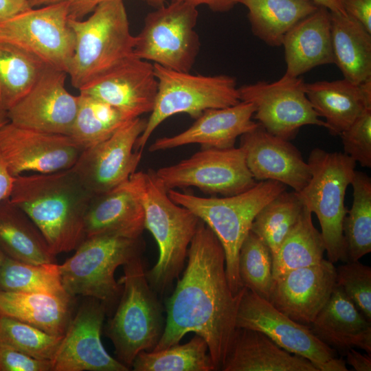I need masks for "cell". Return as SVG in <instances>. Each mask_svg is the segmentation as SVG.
I'll list each match as a JSON object with an SVG mask.
<instances>
[{
    "label": "cell",
    "mask_w": 371,
    "mask_h": 371,
    "mask_svg": "<svg viewBox=\"0 0 371 371\" xmlns=\"http://www.w3.org/2000/svg\"><path fill=\"white\" fill-rule=\"evenodd\" d=\"M286 188L279 181L265 180L232 196L201 197L175 190H168V194L175 203L194 213L216 235L225 252L227 281L236 295L243 287L238 264L241 245L260 210Z\"/></svg>",
    "instance_id": "4"
},
{
    "label": "cell",
    "mask_w": 371,
    "mask_h": 371,
    "mask_svg": "<svg viewBox=\"0 0 371 371\" xmlns=\"http://www.w3.org/2000/svg\"><path fill=\"white\" fill-rule=\"evenodd\" d=\"M187 258L183 274L167 302L164 332L153 350L179 344L192 332L206 341L215 369L221 370L236 328L243 287L236 295L232 292L223 248L201 221Z\"/></svg>",
    "instance_id": "1"
},
{
    "label": "cell",
    "mask_w": 371,
    "mask_h": 371,
    "mask_svg": "<svg viewBox=\"0 0 371 371\" xmlns=\"http://www.w3.org/2000/svg\"><path fill=\"white\" fill-rule=\"evenodd\" d=\"M0 251L9 258L30 264L56 260L36 225L9 199L0 202Z\"/></svg>",
    "instance_id": "29"
},
{
    "label": "cell",
    "mask_w": 371,
    "mask_h": 371,
    "mask_svg": "<svg viewBox=\"0 0 371 371\" xmlns=\"http://www.w3.org/2000/svg\"><path fill=\"white\" fill-rule=\"evenodd\" d=\"M336 284V267L328 260L273 278L267 300L295 322L309 326Z\"/></svg>",
    "instance_id": "19"
},
{
    "label": "cell",
    "mask_w": 371,
    "mask_h": 371,
    "mask_svg": "<svg viewBox=\"0 0 371 371\" xmlns=\"http://www.w3.org/2000/svg\"><path fill=\"white\" fill-rule=\"evenodd\" d=\"M254 105L240 101L238 104L205 111L188 128L175 135L157 139L149 151L164 150L191 144L202 148H229L243 134L258 124L252 120Z\"/></svg>",
    "instance_id": "22"
},
{
    "label": "cell",
    "mask_w": 371,
    "mask_h": 371,
    "mask_svg": "<svg viewBox=\"0 0 371 371\" xmlns=\"http://www.w3.org/2000/svg\"><path fill=\"white\" fill-rule=\"evenodd\" d=\"M110 0H28L32 8L45 5L53 3L66 1L69 5V17L82 19L87 14L92 12L100 3ZM148 4L157 8L166 4L169 0H144Z\"/></svg>",
    "instance_id": "44"
},
{
    "label": "cell",
    "mask_w": 371,
    "mask_h": 371,
    "mask_svg": "<svg viewBox=\"0 0 371 371\" xmlns=\"http://www.w3.org/2000/svg\"><path fill=\"white\" fill-rule=\"evenodd\" d=\"M197 7L205 5L214 12H224L229 11L238 3V0H182Z\"/></svg>",
    "instance_id": "48"
},
{
    "label": "cell",
    "mask_w": 371,
    "mask_h": 371,
    "mask_svg": "<svg viewBox=\"0 0 371 371\" xmlns=\"http://www.w3.org/2000/svg\"><path fill=\"white\" fill-rule=\"evenodd\" d=\"M43 6L0 20V41L67 73L75 49V36L69 24V5L60 1Z\"/></svg>",
    "instance_id": "11"
},
{
    "label": "cell",
    "mask_w": 371,
    "mask_h": 371,
    "mask_svg": "<svg viewBox=\"0 0 371 371\" xmlns=\"http://www.w3.org/2000/svg\"><path fill=\"white\" fill-rule=\"evenodd\" d=\"M83 150L69 135L24 128L10 122L0 128V156L14 177L27 171L70 169Z\"/></svg>",
    "instance_id": "16"
},
{
    "label": "cell",
    "mask_w": 371,
    "mask_h": 371,
    "mask_svg": "<svg viewBox=\"0 0 371 371\" xmlns=\"http://www.w3.org/2000/svg\"><path fill=\"white\" fill-rule=\"evenodd\" d=\"M319 6L327 8L330 12H341L346 14L342 5L341 0H312Z\"/></svg>",
    "instance_id": "50"
},
{
    "label": "cell",
    "mask_w": 371,
    "mask_h": 371,
    "mask_svg": "<svg viewBox=\"0 0 371 371\" xmlns=\"http://www.w3.org/2000/svg\"><path fill=\"white\" fill-rule=\"evenodd\" d=\"M118 306L105 333L115 348L116 359L129 369L142 351H152L164 327L161 308L150 286L141 256L123 265Z\"/></svg>",
    "instance_id": "6"
},
{
    "label": "cell",
    "mask_w": 371,
    "mask_h": 371,
    "mask_svg": "<svg viewBox=\"0 0 371 371\" xmlns=\"http://www.w3.org/2000/svg\"><path fill=\"white\" fill-rule=\"evenodd\" d=\"M304 84L302 79L284 74L276 82L259 81L238 90L240 101L254 105V118L266 131L291 140L303 126L326 128L307 98Z\"/></svg>",
    "instance_id": "14"
},
{
    "label": "cell",
    "mask_w": 371,
    "mask_h": 371,
    "mask_svg": "<svg viewBox=\"0 0 371 371\" xmlns=\"http://www.w3.org/2000/svg\"><path fill=\"white\" fill-rule=\"evenodd\" d=\"M336 284L370 322L371 268L359 260L347 261L336 268Z\"/></svg>",
    "instance_id": "41"
},
{
    "label": "cell",
    "mask_w": 371,
    "mask_h": 371,
    "mask_svg": "<svg viewBox=\"0 0 371 371\" xmlns=\"http://www.w3.org/2000/svg\"><path fill=\"white\" fill-rule=\"evenodd\" d=\"M223 371H317L307 359L291 354L262 332L236 327Z\"/></svg>",
    "instance_id": "26"
},
{
    "label": "cell",
    "mask_w": 371,
    "mask_h": 371,
    "mask_svg": "<svg viewBox=\"0 0 371 371\" xmlns=\"http://www.w3.org/2000/svg\"><path fill=\"white\" fill-rule=\"evenodd\" d=\"M93 196L70 168L14 177L9 200L34 222L56 256L75 250L85 239Z\"/></svg>",
    "instance_id": "2"
},
{
    "label": "cell",
    "mask_w": 371,
    "mask_h": 371,
    "mask_svg": "<svg viewBox=\"0 0 371 371\" xmlns=\"http://www.w3.org/2000/svg\"><path fill=\"white\" fill-rule=\"evenodd\" d=\"M236 327L262 332L286 351L307 359L317 371H348L344 359L317 338L309 326L278 311L267 300L243 286Z\"/></svg>",
    "instance_id": "12"
},
{
    "label": "cell",
    "mask_w": 371,
    "mask_h": 371,
    "mask_svg": "<svg viewBox=\"0 0 371 371\" xmlns=\"http://www.w3.org/2000/svg\"><path fill=\"white\" fill-rule=\"evenodd\" d=\"M247 166L256 181H277L300 192L311 173L300 151L286 140L276 136L259 123L240 137Z\"/></svg>",
    "instance_id": "21"
},
{
    "label": "cell",
    "mask_w": 371,
    "mask_h": 371,
    "mask_svg": "<svg viewBox=\"0 0 371 371\" xmlns=\"http://www.w3.org/2000/svg\"><path fill=\"white\" fill-rule=\"evenodd\" d=\"M135 371L216 370L206 341L195 335L188 342L159 350L142 351L135 358Z\"/></svg>",
    "instance_id": "35"
},
{
    "label": "cell",
    "mask_w": 371,
    "mask_h": 371,
    "mask_svg": "<svg viewBox=\"0 0 371 371\" xmlns=\"http://www.w3.org/2000/svg\"><path fill=\"white\" fill-rule=\"evenodd\" d=\"M305 93L326 128L339 136L367 109H371V77L359 84L345 78L304 84Z\"/></svg>",
    "instance_id": "25"
},
{
    "label": "cell",
    "mask_w": 371,
    "mask_h": 371,
    "mask_svg": "<svg viewBox=\"0 0 371 371\" xmlns=\"http://www.w3.org/2000/svg\"><path fill=\"white\" fill-rule=\"evenodd\" d=\"M326 251L312 212L304 205L297 222L283 240L273 259V278L298 268L320 262Z\"/></svg>",
    "instance_id": "32"
},
{
    "label": "cell",
    "mask_w": 371,
    "mask_h": 371,
    "mask_svg": "<svg viewBox=\"0 0 371 371\" xmlns=\"http://www.w3.org/2000/svg\"><path fill=\"white\" fill-rule=\"evenodd\" d=\"M346 13L371 33V0H341Z\"/></svg>",
    "instance_id": "45"
},
{
    "label": "cell",
    "mask_w": 371,
    "mask_h": 371,
    "mask_svg": "<svg viewBox=\"0 0 371 371\" xmlns=\"http://www.w3.org/2000/svg\"><path fill=\"white\" fill-rule=\"evenodd\" d=\"M74 297L34 293L0 291V315L46 333L63 336L71 321Z\"/></svg>",
    "instance_id": "28"
},
{
    "label": "cell",
    "mask_w": 371,
    "mask_h": 371,
    "mask_svg": "<svg viewBox=\"0 0 371 371\" xmlns=\"http://www.w3.org/2000/svg\"><path fill=\"white\" fill-rule=\"evenodd\" d=\"M304 205L295 191L282 192L256 216L251 231L268 246L272 257L297 222Z\"/></svg>",
    "instance_id": "38"
},
{
    "label": "cell",
    "mask_w": 371,
    "mask_h": 371,
    "mask_svg": "<svg viewBox=\"0 0 371 371\" xmlns=\"http://www.w3.org/2000/svg\"><path fill=\"white\" fill-rule=\"evenodd\" d=\"M248 9L252 33L271 47L282 45L285 34L319 7L312 0H238Z\"/></svg>",
    "instance_id": "31"
},
{
    "label": "cell",
    "mask_w": 371,
    "mask_h": 371,
    "mask_svg": "<svg viewBox=\"0 0 371 371\" xmlns=\"http://www.w3.org/2000/svg\"><path fill=\"white\" fill-rule=\"evenodd\" d=\"M69 24L75 49L67 74L76 89L135 56L136 38L131 33L123 0L102 2L87 19L69 17Z\"/></svg>",
    "instance_id": "5"
},
{
    "label": "cell",
    "mask_w": 371,
    "mask_h": 371,
    "mask_svg": "<svg viewBox=\"0 0 371 371\" xmlns=\"http://www.w3.org/2000/svg\"><path fill=\"white\" fill-rule=\"evenodd\" d=\"M308 326L317 338L342 355L351 348L371 355V323L337 284L327 303Z\"/></svg>",
    "instance_id": "23"
},
{
    "label": "cell",
    "mask_w": 371,
    "mask_h": 371,
    "mask_svg": "<svg viewBox=\"0 0 371 371\" xmlns=\"http://www.w3.org/2000/svg\"><path fill=\"white\" fill-rule=\"evenodd\" d=\"M30 8L28 0H0V20Z\"/></svg>",
    "instance_id": "47"
},
{
    "label": "cell",
    "mask_w": 371,
    "mask_h": 371,
    "mask_svg": "<svg viewBox=\"0 0 371 371\" xmlns=\"http://www.w3.org/2000/svg\"><path fill=\"white\" fill-rule=\"evenodd\" d=\"M67 74L47 66L29 92L7 111L9 122L24 128L70 135L79 99L65 88Z\"/></svg>",
    "instance_id": "17"
},
{
    "label": "cell",
    "mask_w": 371,
    "mask_h": 371,
    "mask_svg": "<svg viewBox=\"0 0 371 371\" xmlns=\"http://www.w3.org/2000/svg\"><path fill=\"white\" fill-rule=\"evenodd\" d=\"M78 99V111L69 136L84 150L106 140L132 120L93 96L80 93Z\"/></svg>",
    "instance_id": "34"
},
{
    "label": "cell",
    "mask_w": 371,
    "mask_h": 371,
    "mask_svg": "<svg viewBox=\"0 0 371 371\" xmlns=\"http://www.w3.org/2000/svg\"><path fill=\"white\" fill-rule=\"evenodd\" d=\"M63 336L51 335L19 319L0 315V344L35 358L52 361Z\"/></svg>",
    "instance_id": "40"
},
{
    "label": "cell",
    "mask_w": 371,
    "mask_h": 371,
    "mask_svg": "<svg viewBox=\"0 0 371 371\" xmlns=\"http://www.w3.org/2000/svg\"><path fill=\"white\" fill-rule=\"evenodd\" d=\"M73 256L59 265L63 285L72 297L81 295L104 302H116L122 284L115 278L117 268L141 256L142 237L99 235L85 238Z\"/></svg>",
    "instance_id": "8"
},
{
    "label": "cell",
    "mask_w": 371,
    "mask_h": 371,
    "mask_svg": "<svg viewBox=\"0 0 371 371\" xmlns=\"http://www.w3.org/2000/svg\"><path fill=\"white\" fill-rule=\"evenodd\" d=\"M196 7L172 0L150 13L135 36L134 54L175 71L190 72L200 48Z\"/></svg>",
    "instance_id": "10"
},
{
    "label": "cell",
    "mask_w": 371,
    "mask_h": 371,
    "mask_svg": "<svg viewBox=\"0 0 371 371\" xmlns=\"http://www.w3.org/2000/svg\"><path fill=\"white\" fill-rule=\"evenodd\" d=\"M345 356L346 363L352 366L356 371L371 370V355L362 354L355 348L348 350Z\"/></svg>",
    "instance_id": "46"
},
{
    "label": "cell",
    "mask_w": 371,
    "mask_h": 371,
    "mask_svg": "<svg viewBox=\"0 0 371 371\" xmlns=\"http://www.w3.org/2000/svg\"><path fill=\"white\" fill-rule=\"evenodd\" d=\"M158 88L155 104L135 149L142 151L155 130L167 118L186 113L194 119L205 111L230 106L240 100L235 78L172 70L153 63Z\"/></svg>",
    "instance_id": "9"
},
{
    "label": "cell",
    "mask_w": 371,
    "mask_h": 371,
    "mask_svg": "<svg viewBox=\"0 0 371 371\" xmlns=\"http://www.w3.org/2000/svg\"><path fill=\"white\" fill-rule=\"evenodd\" d=\"M14 177L8 172L0 156V202L9 199Z\"/></svg>",
    "instance_id": "49"
},
{
    "label": "cell",
    "mask_w": 371,
    "mask_h": 371,
    "mask_svg": "<svg viewBox=\"0 0 371 371\" xmlns=\"http://www.w3.org/2000/svg\"><path fill=\"white\" fill-rule=\"evenodd\" d=\"M5 256L0 251V266L3 262Z\"/></svg>",
    "instance_id": "52"
},
{
    "label": "cell",
    "mask_w": 371,
    "mask_h": 371,
    "mask_svg": "<svg viewBox=\"0 0 371 371\" xmlns=\"http://www.w3.org/2000/svg\"><path fill=\"white\" fill-rule=\"evenodd\" d=\"M157 88L153 63L133 56L79 90L133 119L152 111Z\"/></svg>",
    "instance_id": "20"
},
{
    "label": "cell",
    "mask_w": 371,
    "mask_h": 371,
    "mask_svg": "<svg viewBox=\"0 0 371 371\" xmlns=\"http://www.w3.org/2000/svg\"><path fill=\"white\" fill-rule=\"evenodd\" d=\"M339 136L346 155L361 166L371 168V109H366Z\"/></svg>",
    "instance_id": "42"
},
{
    "label": "cell",
    "mask_w": 371,
    "mask_h": 371,
    "mask_svg": "<svg viewBox=\"0 0 371 371\" xmlns=\"http://www.w3.org/2000/svg\"><path fill=\"white\" fill-rule=\"evenodd\" d=\"M307 163L311 177L297 195L319 222L328 260L333 264L346 262L348 257L343 222L348 210L344 201L357 162L344 153L315 148L311 150Z\"/></svg>",
    "instance_id": "7"
},
{
    "label": "cell",
    "mask_w": 371,
    "mask_h": 371,
    "mask_svg": "<svg viewBox=\"0 0 371 371\" xmlns=\"http://www.w3.org/2000/svg\"><path fill=\"white\" fill-rule=\"evenodd\" d=\"M330 16L334 63L345 79L361 83L371 77V33L347 14Z\"/></svg>",
    "instance_id": "30"
},
{
    "label": "cell",
    "mask_w": 371,
    "mask_h": 371,
    "mask_svg": "<svg viewBox=\"0 0 371 371\" xmlns=\"http://www.w3.org/2000/svg\"><path fill=\"white\" fill-rule=\"evenodd\" d=\"M146 120L132 119L106 140L82 152L71 169L93 195L115 188L136 172L142 151L135 146Z\"/></svg>",
    "instance_id": "15"
},
{
    "label": "cell",
    "mask_w": 371,
    "mask_h": 371,
    "mask_svg": "<svg viewBox=\"0 0 371 371\" xmlns=\"http://www.w3.org/2000/svg\"><path fill=\"white\" fill-rule=\"evenodd\" d=\"M8 122L9 120L7 117V112L4 111H0V128Z\"/></svg>",
    "instance_id": "51"
},
{
    "label": "cell",
    "mask_w": 371,
    "mask_h": 371,
    "mask_svg": "<svg viewBox=\"0 0 371 371\" xmlns=\"http://www.w3.org/2000/svg\"><path fill=\"white\" fill-rule=\"evenodd\" d=\"M144 229V209L128 180L93 196L85 216V238L99 235L137 238Z\"/></svg>",
    "instance_id": "24"
},
{
    "label": "cell",
    "mask_w": 371,
    "mask_h": 371,
    "mask_svg": "<svg viewBox=\"0 0 371 371\" xmlns=\"http://www.w3.org/2000/svg\"><path fill=\"white\" fill-rule=\"evenodd\" d=\"M0 291L74 297L67 293L63 285L59 265L30 264L6 256L0 266Z\"/></svg>",
    "instance_id": "37"
},
{
    "label": "cell",
    "mask_w": 371,
    "mask_h": 371,
    "mask_svg": "<svg viewBox=\"0 0 371 371\" xmlns=\"http://www.w3.org/2000/svg\"><path fill=\"white\" fill-rule=\"evenodd\" d=\"M285 74L299 76L322 65L334 63L330 11L319 6L284 35Z\"/></svg>",
    "instance_id": "27"
},
{
    "label": "cell",
    "mask_w": 371,
    "mask_h": 371,
    "mask_svg": "<svg viewBox=\"0 0 371 371\" xmlns=\"http://www.w3.org/2000/svg\"><path fill=\"white\" fill-rule=\"evenodd\" d=\"M73 316L53 359V371H128L101 341L106 304L86 297Z\"/></svg>",
    "instance_id": "18"
},
{
    "label": "cell",
    "mask_w": 371,
    "mask_h": 371,
    "mask_svg": "<svg viewBox=\"0 0 371 371\" xmlns=\"http://www.w3.org/2000/svg\"><path fill=\"white\" fill-rule=\"evenodd\" d=\"M0 371H53V364L0 344Z\"/></svg>",
    "instance_id": "43"
},
{
    "label": "cell",
    "mask_w": 371,
    "mask_h": 371,
    "mask_svg": "<svg viewBox=\"0 0 371 371\" xmlns=\"http://www.w3.org/2000/svg\"><path fill=\"white\" fill-rule=\"evenodd\" d=\"M238 264L243 286L267 300L273 282L272 255L266 243L251 230L241 245Z\"/></svg>",
    "instance_id": "39"
},
{
    "label": "cell",
    "mask_w": 371,
    "mask_h": 371,
    "mask_svg": "<svg viewBox=\"0 0 371 371\" xmlns=\"http://www.w3.org/2000/svg\"><path fill=\"white\" fill-rule=\"evenodd\" d=\"M128 181L142 205L145 229L159 249L157 261L146 277L153 289L163 293L181 272L201 220L169 197L155 170L135 172Z\"/></svg>",
    "instance_id": "3"
},
{
    "label": "cell",
    "mask_w": 371,
    "mask_h": 371,
    "mask_svg": "<svg viewBox=\"0 0 371 371\" xmlns=\"http://www.w3.org/2000/svg\"><path fill=\"white\" fill-rule=\"evenodd\" d=\"M47 66L26 51L0 41V111L7 112L21 100Z\"/></svg>",
    "instance_id": "33"
},
{
    "label": "cell",
    "mask_w": 371,
    "mask_h": 371,
    "mask_svg": "<svg viewBox=\"0 0 371 371\" xmlns=\"http://www.w3.org/2000/svg\"><path fill=\"white\" fill-rule=\"evenodd\" d=\"M167 191L196 187L223 196L234 195L253 187L256 181L249 170L243 150L202 148L189 158L155 170Z\"/></svg>",
    "instance_id": "13"
},
{
    "label": "cell",
    "mask_w": 371,
    "mask_h": 371,
    "mask_svg": "<svg viewBox=\"0 0 371 371\" xmlns=\"http://www.w3.org/2000/svg\"><path fill=\"white\" fill-rule=\"evenodd\" d=\"M351 208L343 222V235L348 261L359 260L371 251V179L355 170Z\"/></svg>",
    "instance_id": "36"
}]
</instances>
